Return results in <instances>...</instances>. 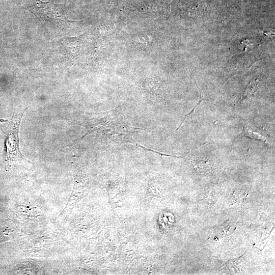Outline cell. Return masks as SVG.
Segmentation results:
<instances>
[{"instance_id": "6da1fadb", "label": "cell", "mask_w": 275, "mask_h": 275, "mask_svg": "<svg viewBox=\"0 0 275 275\" xmlns=\"http://www.w3.org/2000/svg\"><path fill=\"white\" fill-rule=\"evenodd\" d=\"M87 125L88 131L86 134L96 131L105 134L114 142L130 143L147 149L132 139L130 127L116 109L93 116L89 119Z\"/></svg>"}, {"instance_id": "7a4b0ae2", "label": "cell", "mask_w": 275, "mask_h": 275, "mask_svg": "<svg viewBox=\"0 0 275 275\" xmlns=\"http://www.w3.org/2000/svg\"><path fill=\"white\" fill-rule=\"evenodd\" d=\"M23 7L34 14L44 27L63 28L68 22L63 5L40 0H25Z\"/></svg>"}, {"instance_id": "3957f363", "label": "cell", "mask_w": 275, "mask_h": 275, "mask_svg": "<svg viewBox=\"0 0 275 275\" xmlns=\"http://www.w3.org/2000/svg\"><path fill=\"white\" fill-rule=\"evenodd\" d=\"M27 108H15L5 129L3 157L7 162L17 160L23 157L19 148V130L21 119Z\"/></svg>"}, {"instance_id": "277c9868", "label": "cell", "mask_w": 275, "mask_h": 275, "mask_svg": "<svg viewBox=\"0 0 275 275\" xmlns=\"http://www.w3.org/2000/svg\"><path fill=\"white\" fill-rule=\"evenodd\" d=\"M244 131H245V134L246 136L253 138V139L262 140L265 142H266L265 138L264 136H263L262 134H261L260 133L253 131V130H252L250 128L248 127L245 128L244 129Z\"/></svg>"}, {"instance_id": "5b68a950", "label": "cell", "mask_w": 275, "mask_h": 275, "mask_svg": "<svg viewBox=\"0 0 275 275\" xmlns=\"http://www.w3.org/2000/svg\"><path fill=\"white\" fill-rule=\"evenodd\" d=\"M199 90L200 91V89H199V87L197 86ZM207 100L204 94H202V92L200 91V99H199V100L198 102V103L195 106V107L191 109V111L187 115H186L185 116V117L182 120L181 123H180V125L179 126V127L177 128V130H178L179 127L181 126L182 124L183 123L184 121L185 120V119H186V118L191 115L194 112L195 110V108L199 105V104L203 101V100Z\"/></svg>"}]
</instances>
